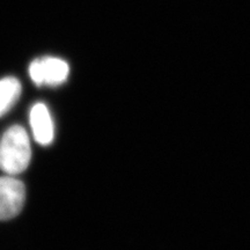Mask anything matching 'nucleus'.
<instances>
[{
	"label": "nucleus",
	"mask_w": 250,
	"mask_h": 250,
	"mask_svg": "<svg viewBox=\"0 0 250 250\" xmlns=\"http://www.w3.org/2000/svg\"><path fill=\"white\" fill-rule=\"evenodd\" d=\"M30 125L34 138L43 146H48L54 140V123L48 108L43 103H36L30 110Z\"/></svg>",
	"instance_id": "obj_4"
},
{
	"label": "nucleus",
	"mask_w": 250,
	"mask_h": 250,
	"mask_svg": "<svg viewBox=\"0 0 250 250\" xmlns=\"http://www.w3.org/2000/svg\"><path fill=\"white\" fill-rule=\"evenodd\" d=\"M70 67L59 58L45 57L36 59L30 64L29 74L37 86H58L66 81Z\"/></svg>",
	"instance_id": "obj_2"
},
{
	"label": "nucleus",
	"mask_w": 250,
	"mask_h": 250,
	"mask_svg": "<svg viewBox=\"0 0 250 250\" xmlns=\"http://www.w3.org/2000/svg\"><path fill=\"white\" fill-rule=\"evenodd\" d=\"M31 158L29 138L20 125L9 127L0 142V169L8 175H18L27 169Z\"/></svg>",
	"instance_id": "obj_1"
},
{
	"label": "nucleus",
	"mask_w": 250,
	"mask_h": 250,
	"mask_svg": "<svg viewBox=\"0 0 250 250\" xmlns=\"http://www.w3.org/2000/svg\"><path fill=\"white\" fill-rule=\"evenodd\" d=\"M26 199V188L20 180L0 177V220H8L20 213Z\"/></svg>",
	"instance_id": "obj_3"
},
{
	"label": "nucleus",
	"mask_w": 250,
	"mask_h": 250,
	"mask_svg": "<svg viewBox=\"0 0 250 250\" xmlns=\"http://www.w3.org/2000/svg\"><path fill=\"white\" fill-rule=\"evenodd\" d=\"M20 94L21 83L17 78L7 77L0 80V117L13 107Z\"/></svg>",
	"instance_id": "obj_5"
}]
</instances>
